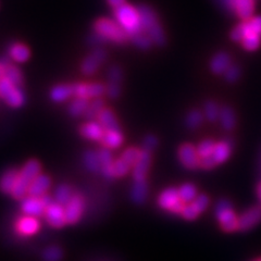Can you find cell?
<instances>
[{"mask_svg":"<svg viewBox=\"0 0 261 261\" xmlns=\"http://www.w3.org/2000/svg\"><path fill=\"white\" fill-rule=\"evenodd\" d=\"M40 169L42 167L37 160L32 159L25 163V166L19 172L18 179H16L15 186L11 193L13 198L21 200L25 197L32 182L38 174H40Z\"/></svg>","mask_w":261,"mask_h":261,"instance_id":"1","label":"cell"},{"mask_svg":"<svg viewBox=\"0 0 261 261\" xmlns=\"http://www.w3.org/2000/svg\"><path fill=\"white\" fill-rule=\"evenodd\" d=\"M114 15L120 27L127 33L128 36L132 37L142 32L140 13L133 6L124 4L116 8Z\"/></svg>","mask_w":261,"mask_h":261,"instance_id":"2","label":"cell"},{"mask_svg":"<svg viewBox=\"0 0 261 261\" xmlns=\"http://www.w3.org/2000/svg\"><path fill=\"white\" fill-rule=\"evenodd\" d=\"M94 29L97 34H99L106 40H111L120 45L125 44L129 37L117 21L109 19H99L96 21Z\"/></svg>","mask_w":261,"mask_h":261,"instance_id":"3","label":"cell"},{"mask_svg":"<svg viewBox=\"0 0 261 261\" xmlns=\"http://www.w3.org/2000/svg\"><path fill=\"white\" fill-rule=\"evenodd\" d=\"M216 215L223 231L234 232L239 230V218L234 214L230 201H220L216 207Z\"/></svg>","mask_w":261,"mask_h":261,"instance_id":"4","label":"cell"},{"mask_svg":"<svg viewBox=\"0 0 261 261\" xmlns=\"http://www.w3.org/2000/svg\"><path fill=\"white\" fill-rule=\"evenodd\" d=\"M0 97L12 108H20L25 102V97L21 87L3 77L0 80Z\"/></svg>","mask_w":261,"mask_h":261,"instance_id":"5","label":"cell"},{"mask_svg":"<svg viewBox=\"0 0 261 261\" xmlns=\"http://www.w3.org/2000/svg\"><path fill=\"white\" fill-rule=\"evenodd\" d=\"M158 203L162 209L172 212V214L179 215L182 214V211L186 205L181 199V197H179L178 190H175L173 187H170V189H167L160 194Z\"/></svg>","mask_w":261,"mask_h":261,"instance_id":"6","label":"cell"},{"mask_svg":"<svg viewBox=\"0 0 261 261\" xmlns=\"http://www.w3.org/2000/svg\"><path fill=\"white\" fill-rule=\"evenodd\" d=\"M106 59H107V53L102 49H96L82 62L81 72L86 76L95 74Z\"/></svg>","mask_w":261,"mask_h":261,"instance_id":"7","label":"cell"},{"mask_svg":"<svg viewBox=\"0 0 261 261\" xmlns=\"http://www.w3.org/2000/svg\"><path fill=\"white\" fill-rule=\"evenodd\" d=\"M220 2L243 20H249L255 10V0H220Z\"/></svg>","mask_w":261,"mask_h":261,"instance_id":"8","label":"cell"},{"mask_svg":"<svg viewBox=\"0 0 261 261\" xmlns=\"http://www.w3.org/2000/svg\"><path fill=\"white\" fill-rule=\"evenodd\" d=\"M73 95L80 98H98L106 93V86L101 83H76L72 84Z\"/></svg>","mask_w":261,"mask_h":261,"instance_id":"9","label":"cell"},{"mask_svg":"<svg viewBox=\"0 0 261 261\" xmlns=\"http://www.w3.org/2000/svg\"><path fill=\"white\" fill-rule=\"evenodd\" d=\"M178 158L182 165L191 170H195L200 167V157L197 148L191 144H184L178 149Z\"/></svg>","mask_w":261,"mask_h":261,"instance_id":"10","label":"cell"},{"mask_svg":"<svg viewBox=\"0 0 261 261\" xmlns=\"http://www.w3.org/2000/svg\"><path fill=\"white\" fill-rule=\"evenodd\" d=\"M84 210V198L81 195H73V197L64 208L65 220L69 224H75Z\"/></svg>","mask_w":261,"mask_h":261,"instance_id":"11","label":"cell"},{"mask_svg":"<svg viewBox=\"0 0 261 261\" xmlns=\"http://www.w3.org/2000/svg\"><path fill=\"white\" fill-rule=\"evenodd\" d=\"M151 163V152L145 149L141 150L140 158L137 159L133 166V179L134 181H146L147 173Z\"/></svg>","mask_w":261,"mask_h":261,"instance_id":"12","label":"cell"},{"mask_svg":"<svg viewBox=\"0 0 261 261\" xmlns=\"http://www.w3.org/2000/svg\"><path fill=\"white\" fill-rule=\"evenodd\" d=\"M261 222V206L252 207L239 218V230L249 231Z\"/></svg>","mask_w":261,"mask_h":261,"instance_id":"13","label":"cell"},{"mask_svg":"<svg viewBox=\"0 0 261 261\" xmlns=\"http://www.w3.org/2000/svg\"><path fill=\"white\" fill-rule=\"evenodd\" d=\"M45 217L47 222L54 227H62L67 223L65 220V211L62 205L58 202H54L50 206H48L45 211Z\"/></svg>","mask_w":261,"mask_h":261,"instance_id":"14","label":"cell"},{"mask_svg":"<svg viewBox=\"0 0 261 261\" xmlns=\"http://www.w3.org/2000/svg\"><path fill=\"white\" fill-rule=\"evenodd\" d=\"M21 207L24 214L34 218H39L44 216L46 211V207L43 203L42 199L38 197H32V196H29L27 198L25 197L23 198Z\"/></svg>","mask_w":261,"mask_h":261,"instance_id":"15","label":"cell"},{"mask_svg":"<svg viewBox=\"0 0 261 261\" xmlns=\"http://www.w3.org/2000/svg\"><path fill=\"white\" fill-rule=\"evenodd\" d=\"M51 185V178L46 174H38L34 181L32 182L30 189H29V196L32 197H38L40 198L44 196L47 191L50 189Z\"/></svg>","mask_w":261,"mask_h":261,"instance_id":"16","label":"cell"},{"mask_svg":"<svg viewBox=\"0 0 261 261\" xmlns=\"http://www.w3.org/2000/svg\"><path fill=\"white\" fill-rule=\"evenodd\" d=\"M138 13H140V20H141V28L142 32H148L151 28L157 25L159 23L157 14L151 9L149 6L142 5L138 7Z\"/></svg>","mask_w":261,"mask_h":261,"instance_id":"17","label":"cell"},{"mask_svg":"<svg viewBox=\"0 0 261 261\" xmlns=\"http://www.w3.org/2000/svg\"><path fill=\"white\" fill-rule=\"evenodd\" d=\"M0 64H2V67L4 69V77L11 82L15 86L22 87L24 84V80L21 71L16 67H14V65L8 62L6 58L0 61Z\"/></svg>","mask_w":261,"mask_h":261,"instance_id":"18","label":"cell"},{"mask_svg":"<svg viewBox=\"0 0 261 261\" xmlns=\"http://www.w3.org/2000/svg\"><path fill=\"white\" fill-rule=\"evenodd\" d=\"M98 156H99L100 166H101V172L103 176L107 179H111L114 177L113 174V157L111 151L107 147H103L99 151H98Z\"/></svg>","mask_w":261,"mask_h":261,"instance_id":"19","label":"cell"},{"mask_svg":"<svg viewBox=\"0 0 261 261\" xmlns=\"http://www.w3.org/2000/svg\"><path fill=\"white\" fill-rule=\"evenodd\" d=\"M81 134L83 137L87 138L91 141H101V138L105 134V128L101 126L100 123L97 122H89L81 127Z\"/></svg>","mask_w":261,"mask_h":261,"instance_id":"20","label":"cell"},{"mask_svg":"<svg viewBox=\"0 0 261 261\" xmlns=\"http://www.w3.org/2000/svg\"><path fill=\"white\" fill-rule=\"evenodd\" d=\"M231 67V58L225 53L217 54L211 60L210 68L215 74H223Z\"/></svg>","mask_w":261,"mask_h":261,"instance_id":"21","label":"cell"},{"mask_svg":"<svg viewBox=\"0 0 261 261\" xmlns=\"http://www.w3.org/2000/svg\"><path fill=\"white\" fill-rule=\"evenodd\" d=\"M18 175L19 171L16 169L7 170L0 177V192H3L4 194H11L15 186L16 179H18Z\"/></svg>","mask_w":261,"mask_h":261,"instance_id":"22","label":"cell"},{"mask_svg":"<svg viewBox=\"0 0 261 261\" xmlns=\"http://www.w3.org/2000/svg\"><path fill=\"white\" fill-rule=\"evenodd\" d=\"M103 147L109 149H117L123 144V135L121 134L120 129L118 130H105V134L100 141Z\"/></svg>","mask_w":261,"mask_h":261,"instance_id":"23","label":"cell"},{"mask_svg":"<svg viewBox=\"0 0 261 261\" xmlns=\"http://www.w3.org/2000/svg\"><path fill=\"white\" fill-rule=\"evenodd\" d=\"M148 196V185L146 181H134L132 191H130V198L136 205H142Z\"/></svg>","mask_w":261,"mask_h":261,"instance_id":"24","label":"cell"},{"mask_svg":"<svg viewBox=\"0 0 261 261\" xmlns=\"http://www.w3.org/2000/svg\"><path fill=\"white\" fill-rule=\"evenodd\" d=\"M99 123L105 128V130H118L120 129V125L118 123V120L114 116V113L110 109H103L99 116L97 117Z\"/></svg>","mask_w":261,"mask_h":261,"instance_id":"25","label":"cell"},{"mask_svg":"<svg viewBox=\"0 0 261 261\" xmlns=\"http://www.w3.org/2000/svg\"><path fill=\"white\" fill-rule=\"evenodd\" d=\"M72 95H73L72 85L61 84V85L55 86L51 89L50 94H49V97H50V99L55 102H61V101L67 100L68 98H70Z\"/></svg>","mask_w":261,"mask_h":261,"instance_id":"26","label":"cell"},{"mask_svg":"<svg viewBox=\"0 0 261 261\" xmlns=\"http://www.w3.org/2000/svg\"><path fill=\"white\" fill-rule=\"evenodd\" d=\"M83 162L86 169L92 173H98L101 171L100 166V160L99 156H98V152L94 150H87L83 154Z\"/></svg>","mask_w":261,"mask_h":261,"instance_id":"27","label":"cell"},{"mask_svg":"<svg viewBox=\"0 0 261 261\" xmlns=\"http://www.w3.org/2000/svg\"><path fill=\"white\" fill-rule=\"evenodd\" d=\"M230 154H231V145L227 142H220L216 144L214 152H212L211 156L214 157L217 165H220V163H223L224 161H226L228 157H230Z\"/></svg>","mask_w":261,"mask_h":261,"instance_id":"28","label":"cell"},{"mask_svg":"<svg viewBox=\"0 0 261 261\" xmlns=\"http://www.w3.org/2000/svg\"><path fill=\"white\" fill-rule=\"evenodd\" d=\"M18 228L20 233L23 235H32L38 231L39 228V223L37 221V219L34 217H25L21 219L18 224Z\"/></svg>","mask_w":261,"mask_h":261,"instance_id":"29","label":"cell"},{"mask_svg":"<svg viewBox=\"0 0 261 261\" xmlns=\"http://www.w3.org/2000/svg\"><path fill=\"white\" fill-rule=\"evenodd\" d=\"M219 119H220V122H221L222 127L226 130L234 128L236 124L235 113L230 107H223L222 109H220Z\"/></svg>","mask_w":261,"mask_h":261,"instance_id":"30","label":"cell"},{"mask_svg":"<svg viewBox=\"0 0 261 261\" xmlns=\"http://www.w3.org/2000/svg\"><path fill=\"white\" fill-rule=\"evenodd\" d=\"M9 55L16 62H24L30 58V50L22 44H14L9 49Z\"/></svg>","mask_w":261,"mask_h":261,"instance_id":"31","label":"cell"},{"mask_svg":"<svg viewBox=\"0 0 261 261\" xmlns=\"http://www.w3.org/2000/svg\"><path fill=\"white\" fill-rule=\"evenodd\" d=\"M72 197H73L72 189L69 185L61 184L60 186L57 187V190L55 192L56 202L60 203L62 206H67Z\"/></svg>","mask_w":261,"mask_h":261,"instance_id":"32","label":"cell"},{"mask_svg":"<svg viewBox=\"0 0 261 261\" xmlns=\"http://www.w3.org/2000/svg\"><path fill=\"white\" fill-rule=\"evenodd\" d=\"M88 107V101L86 98H80L76 97V99L73 100L71 105L69 106L68 111L70 113V116L73 118H77L82 114H84L86 109Z\"/></svg>","mask_w":261,"mask_h":261,"instance_id":"33","label":"cell"},{"mask_svg":"<svg viewBox=\"0 0 261 261\" xmlns=\"http://www.w3.org/2000/svg\"><path fill=\"white\" fill-rule=\"evenodd\" d=\"M103 107H105L103 99H101L100 97H98V98H96V100H94L91 105H88V107L83 116L85 117V119L92 121L96 117L99 116V113L105 109Z\"/></svg>","mask_w":261,"mask_h":261,"instance_id":"34","label":"cell"},{"mask_svg":"<svg viewBox=\"0 0 261 261\" xmlns=\"http://www.w3.org/2000/svg\"><path fill=\"white\" fill-rule=\"evenodd\" d=\"M178 194L185 203H191L197 197V190L193 184H184L178 189Z\"/></svg>","mask_w":261,"mask_h":261,"instance_id":"35","label":"cell"},{"mask_svg":"<svg viewBox=\"0 0 261 261\" xmlns=\"http://www.w3.org/2000/svg\"><path fill=\"white\" fill-rule=\"evenodd\" d=\"M42 258L44 261H61L63 258V250L59 246L53 245L44 249Z\"/></svg>","mask_w":261,"mask_h":261,"instance_id":"36","label":"cell"},{"mask_svg":"<svg viewBox=\"0 0 261 261\" xmlns=\"http://www.w3.org/2000/svg\"><path fill=\"white\" fill-rule=\"evenodd\" d=\"M147 35L150 37V39L152 40L153 44H157V45H163L166 43V35H165V32H163L162 28L160 24L158 23L157 25H154L153 28H151L148 32H146Z\"/></svg>","mask_w":261,"mask_h":261,"instance_id":"37","label":"cell"},{"mask_svg":"<svg viewBox=\"0 0 261 261\" xmlns=\"http://www.w3.org/2000/svg\"><path fill=\"white\" fill-rule=\"evenodd\" d=\"M242 44L247 50H256L260 46V35L255 34V33H247L246 36L242 40Z\"/></svg>","mask_w":261,"mask_h":261,"instance_id":"38","label":"cell"},{"mask_svg":"<svg viewBox=\"0 0 261 261\" xmlns=\"http://www.w3.org/2000/svg\"><path fill=\"white\" fill-rule=\"evenodd\" d=\"M202 122V113L198 110H193L191 111L189 114H187L185 123L187 125V127L191 129H195L197 128Z\"/></svg>","mask_w":261,"mask_h":261,"instance_id":"39","label":"cell"},{"mask_svg":"<svg viewBox=\"0 0 261 261\" xmlns=\"http://www.w3.org/2000/svg\"><path fill=\"white\" fill-rule=\"evenodd\" d=\"M130 168H132V167H130L128 163H126L122 158L116 160V161H114V163H113V174H114V177L125 176L129 172Z\"/></svg>","mask_w":261,"mask_h":261,"instance_id":"40","label":"cell"},{"mask_svg":"<svg viewBox=\"0 0 261 261\" xmlns=\"http://www.w3.org/2000/svg\"><path fill=\"white\" fill-rule=\"evenodd\" d=\"M130 38H132V42L136 47L144 49V50L150 48V46L152 44V40L150 39V37L148 35L143 34V32L138 33V34L132 36Z\"/></svg>","mask_w":261,"mask_h":261,"instance_id":"41","label":"cell"},{"mask_svg":"<svg viewBox=\"0 0 261 261\" xmlns=\"http://www.w3.org/2000/svg\"><path fill=\"white\" fill-rule=\"evenodd\" d=\"M215 146H216V143L214 141H211V140L202 141L197 147V151H198L199 157L203 158V157L211 156L212 152H214Z\"/></svg>","mask_w":261,"mask_h":261,"instance_id":"42","label":"cell"},{"mask_svg":"<svg viewBox=\"0 0 261 261\" xmlns=\"http://www.w3.org/2000/svg\"><path fill=\"white\" fill-rule=\"evenodd\" d=\"M140 154H141V150L136 148V147H130V148H127L123 154H122V159H123L126 163L130 167H133L135 165V162L137 161V159L140 158Z\"/></svg>","mask_w":261,"mask_h":261,"instance_id":"43","label":"cell"},{"mask_svg":"<svg viewBox=\"0 0 261 261\" xmlns=\"http://www.w3.org/2000/svg\"><path fill=\"white\" fill-rule=\"evenodd\" d=\"M220 114V109L218 107V105L215 101H207L205 105V117L211 121L215 122L218 120Z\"/></svg>","mask_w":261,"mask_h":261,"instance_id":"44","label":"cell"},{"mask_svg":"<svg viewBox=\"0 0 261 261\" xmlns=\"http://www.w3.org/2000/svg\"><path fill=\"white\" fill-rule=\"evenodd\" d=\"M122 80H123V71L119 65H111L108 70V82L121 84Z\"/></svg>","mask_w":261,"mask_h":261,"instance_id":"45","label":"cell"},{"mask_svg":"<svg viewBox=\"0 0 261 261\" xmlns=\"http://www.w3.org/2000/svg\"><path fill=\"white\" fill-rule=\"evenodd\" d=\"M191 203L196 208V210L199 212V214H201V212L205 211L209 206V197L205 194H200Z\"/></svg>","mask_w":261,"mask_h":261,"instance_id":"46","label":"cell"},{"mask_svg":"<svg viewBox=\"0 0 261 261\" xmlns=\"http://www.w3.org/2000/svg\"><path fill=\"white\" fill-rule=\"evenodd\" d=\"M247 33H249V32H248V28H247V23H246V21H245L244 23L240 24L239 27H236L232 31L231 37L233 40H235V42H242L244 37L246 36Z\"/></svg>","mask_w":261,"mask_h":261,"instance_id":"47","label":"cell"},{"mask_svg":"<svg viewBox=\"0 0 261 261\" xmlns=\"http://www.w3.org/2000/svg\"><path fill=\"white\" fill-rule=\"evenodd\" d=\"M247 28L249 33H255V34L261 35V16H255L249 20H246Z\"/></svg>","mask_w":261,"mask_h":261,"instance_id":"48","label":"cell"},{"mask_svg":"<svg viewBox=\"0 0 261 261\" xmlns=\"http://www.w3.org/2000/svg\"><path fill=\"white\" fill-rule=\"evenodd\" d=\"M106 94L108 95L110 99H116L121 94V86L118 83H110L108 82V85L106 86Z\"/></svg>","mask_w":261,"mask_h":261,"instance_id":"49","label":"cell"},{"mask_svg":"<svg viewBox=\"0 0 261 261\" xmlns=\"http://www.w3.org/2000/svg\"><path fill=\"white\" fill-rule=\"evenodd\" d=\"M181 215L186 220H195L198 217L199 212L196 210V208L192 205V203H186Z\"/></svg>","mask_w":261,"mask_h":261,"instance_id":"50","label":"cell"},{"mask_svg":"<svg viewBox=\"0 0 261 261\" xmlns=\"http://www.w3.org/2000/svg\"><path fill=\"white\" fill-rule=\"evenodd\" d=\"M158 146V140L156 136L153 135H147L144 138V142H143V149L147 150V151H152L156 147Z\"/></svg>","mask_w":261,"mask_h":261,"instance_id":"51","label":"cell"},{"mask_svg":"<svg viewBox=\"0 0 261 261\" xmlns=\"http://www.w3.org/2000/svg\"><path fill=\"white\" fill-rule=\"evenodd\" d=\"M224 74H225V77L228 82L234 83L235 81L239 80V77L241 75V70H240L239 67H236V65H231V67L226 70Z\"/></svg>","mask_w":261,"mask_h":261,"instance_id":"52","label":"cell"},{"mask_svg":"<svg viewBox=\"0 0 261 261\" xmlns=\"http://www.w3.org/2000/svg\"><path fill=\"white\" fill-rule=\"evenodd\" d=\"M216 166H218V165H217V162L215 161V159L212 156L200 158V168L209 170V169L215 168Z\"/></svg>","mask_w":261,"mask_h":261,"instance_id":"53","label":"cell"},{"mask_svg":"<svg viewBox=\"0 0 261 261\" xmlns=\"http://www.w3.org/2000/svg\"><path fill=\"white\" fill-rule=\"evenodd\" d=\"M107 2L113 8V9H116V8L125 4V0H107Z\"/></svg>","mask_w":261,"mask_h":261,"instance_id":"54","label":"cell"},{"mask_svg":"<svg viewBox=\"0 0 261 261\" xmlns=\"http://www.w3.org/2000/svg\"><path fill=\"white\" fill-rule=\"evenodd\" d=\"M40 199H42V201H43V203H44L46 208H47L48 206H50L51 203H54V200L51 199L50 196H48L47 194H45L44 196H42V197H40Z\"/></svg>","mask_w":261,"mask_h":261,"instance_id":"55","label":"cell"},{"mask_svg":"<svg viewBox=\"0 0 261 261\" xmlns=\"http://www.w3.org/2000/svg\"><path fill=\"white\" fill-rule=\"evenodd\" d=\"M257 195H258V198L260 201V205H261V183L258 185L257 187Z\"/></svg>","mask_w":261,"mask_h":261,"instance_id":"56","label":"cell"},{"mask_svg":"<svg viewBox=\"0 0 261 261\" xmlns=\"http://www.w3.org/2000/svg\"><path fill=\"white\" fill-rule=\"evenodd\" d=\"M4 77V69L2 67V64H0V80Z\"/></svg>","mask_w":261,"mask_h":261,"instance_id":"57","label":"cell"},{"mask_svg":"<svg viewBox=\"0 0 261 261\" xmlns=\"http://www.w3.org/2000/svg\"><path fill=\"white\" fill-rule=\"evenodd\" d=\"M259 261H261V259H260V260H259Z\"/></svg>","mask_w":261,"mask_h":261,"instance_id":"58","label":"cell"}]
</instances>
